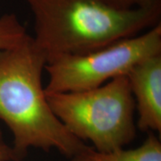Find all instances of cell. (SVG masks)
Masks as SVG:
<instances>
[{
	"label": "cell",
	"mask_w": 161,
	"mask_h": 161,
	"mask_svg": "<svg viewBox=\"0 0 161 161\" xmlns=\"http://www.w3.org/2000/svg\"><path fill=\"white\" fill-rule=\"evenodd\" d=\"M29 36L15 14H5L0 17V50L16 46Z\"/></svg>",
	"instance_id": "52a82bcc"
},
{
	"label": "cell",
	"mask_w": 161,
	"mask_h": 161,
	"mask_svg": "<svg viewBox=\"0 0 161 161\" xmlns=\"http://www.w3.org/2000/svg\"><path fill=\"white\" fill-rule=\"evenodd\" d=\"M104 1L111 6L122 9L147 7L161 3V0H104Z\"/></svg>",
	"instance_id": "9c48e42d"
},
{
	"label": "cell",
	"mask_w": 161,
	"mask_h": 161,
	"mask_svg": "<svg viewBox=\"0 0 161 161\" xmlns=\"http://www.w3.org/2000/svg\"><path fill=\"white\" fill-rule=\"evenodd\" d=\"M138 113L137 129L161 132V55L137 64L126 75Z\"/></svg>",
	"instance_id": "5b68a950"
},
{
	"label": "cell",
	"mask_w": 161,
	"mask_h": 161,
	"mask_svg": "<svg viewBox=\"0 0 161 161\" xmlns=\"http://www.w3.org/2000/svg\"><path fill=\"white\" fill-rule=\"evenodd\" d=\"M161 55V23L142 33L82 54L48 60L46 93L81 92L127 75L147 58Z\"/></svg>",
	"instance_id": "277c9868"
},
{
	"label": "cell",
	"mask_w": 161,
	"mask_h": 161,
	"mask_svg": "<svg viewBox=\"0 0 161 161\" xmlns=\"http://www.w3.org/2000/svg\"><path fill=\"white\" fill-rule=\"evenodd\" d=\"M50 108L76 138L101 152L125 148L137 132L135 102L126 75L81 92L46 93Z\"/></svg>",
	"instance_id": "3957f363"
},
{
	"label": "cell",
	"mask_w": 161,
	"mask_h": 161,
	"mask_svg": "<svg viewBox=\"0 0 161 161\" xmlns=\"http://www.w3.org/2000/svg\"><path fill=\"white\" fill-rule=\"evenodd\" d=\"M47 58L30 35L16 46L0 50V120L21 154L37 148L57 150L71 158L87 144L65 128L50 108L42 85Z\"/></svg>",
	"instance_id": "6da1fadb"
},
{
	"label": "cell",
	"mask_w": 161,
	"mask_h": 161,
	"mask_svg": "<svg viewBox=\"0 0 161 161\" xmlns=\"http://www.w3.org/2000/svg\"><path fill=\"white\" fill-rule=\"evenodd\" d=\"M70 161H161V142L155 132H149L143 143L137 148L101 152L88 145Z\"/></svg>",
	"instance_id": "8992f818"
},
{
	"label": "cell",
	"mask_w": 161,
	"mask_h": 161,
	"mask_svg": "<svg viewBox=\"0 0 161 161\" xmlns=\"http://www.w3.org/2000/svg\"><path fill=\"white\" fill-rule=\"evenodd\" d=\"M26 156L18 152L12 143L6 142L0 127V161H21Z\"/></svg>",
	"instance_id": "ba28073f"
},
{
	"label": "cell",
	"mask_w": 161,
	"mask_h": 161,
	"mask_svg": "<svg viewBox=\"0 0 161 161\" xmlns=\"http://www.w3.org/2000/svg\"><path fill=\"white\" fill-rule=\"evenodd\" d=\"M23 1L33 16V42L47 62L92 51L160 23L161 3L122 9L104 0Z\"/></svg>",
	"instance_id": "7a4b0ae2"
}]
</instances>
